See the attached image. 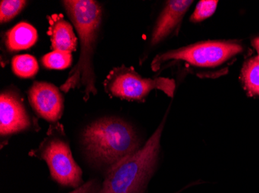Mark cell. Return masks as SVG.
<instances>
[{
	"instance_id": "1",
	"label": "cell",
	"mask_w": 259,
	"mask_h": 193,
	"mask_svg": "<svg viewBox=\"0 0 259 193\" xmlns=\"http://www.w3.org/2000/svg\"><path fill=\"white\" fill-rule=\"evenodd\" d=\"M62 3L78 32L81 50L78 63L61 90L67 93L75 88H84V99L87 101L90 94L96 95L97 93L93 59L103 12L100 4L93 0H67Z\"/></svg>"
},
{
	"instance_id": "2",
	"label": "cell",
	"mask_w": 259,
	"mask_h": 193,
	"mask_svg": "<svg viewBox=\"0 0 259 193\" xmlns=\"http://www.w3.org/2000/svg\"><path fill=\"white\" fill-rule=\"evenodd\" d=\"M82 145L90 159L110 168L140 149L135 129L117 117H104L89 124L82 133Z\"/></svg>"
},
{
	"instance_id": "3",
	"label": "cell",
	"mask_w": 259,
	"mask_h": 193,
	"mask_svg": "<svg viewBox=\"0 0 259 193\" xmlns=\"http://www.w3.org/2000/svg\"><path fill=\"white\" fill-rule=\"evenodd\" d=\"M165 117L143 147L110 168L100 193H143L155 171Z\"/></svg>"
},
{
	"instance_id": "4",
	"label": "cell",
	"mask_w": 259,
	"mask_h": 193,
	"mask_svg": "<svg viewBox=\"0 0 259 193\" xmlns=\"http://www.w3.org/2000/svg\"><path fill=\"white\" fill-rule=\"evenodd\" d=\"M242 50V46L234 41L201 42L158 55L153 60L151 68L153 71H157L168 60H183L194 66L213 68L228 61Z\"/></svg>"
},
{
	"instance_id": "5",
	"label": "cell",
	"mask_w": 259,
	"mask_h": 193,
	"mask_svg": "<svg viewBox=\"0 0 259 193\" xmlns=\"http://www.w3.org/2000/svg\"><path fill=\"white\" fill-rule=\"evenodd\" d=\"M110 95L131 101H141L153 90H160L172 98L176 89L174 80L166 78H143L132 68L122 66L111 71L104 81Z\"/></svg>"
},
{
	"instance_id": "6",
	"label": "cell",
	"mask_w": 259,
	"mask_h": 193,
	"mask_svg": "<svg viewBox=\"0 0 259 193\" xmlns=\"http://www.w3.org/2000/svg\"><path fill=\"white\" fill-rule=\"evenodd\" d=\"M41 158L58 183L75 188L81 186L82 172L74 160L68 143L58 139L49 141L41 152Z\"/></svg>"
},
{
	"instance_id": "7",
	"label": "cell",
	"mask_w": 259,
	"mask_h": 193,
	"mask_svg": "<svg viewBox=\"0 0 259 193\" xmlns=\"http://www.w3.org/2000/svg\"><path fill=\"white\" fill-rule=\"evenodd\" d=\"M29 101L40 117L56 121L62 117L63 98L60 91L48 82H34L29 90Z\"/></svg>"
},
{
	"instance_id": "8",
	"label": "cell",
	"mask_w": 259,
	"mask_h": 193,
	"mask_svg": "<svg viewBox=\"0 0 259 193\" xmlns=\"http://www.w3.org/2000/svg\"><path fill=\"white\" fill-rule=\"evenodd\" d=\"M30 126V118L17 96L13 93H3L0 96L1 136L14 134Z\"/></svg>"
},
{
	"instance_id": "9",
	"label": "cell",
	"mask_w": 259,
	"mask_h": 193,
	"mask_svg": "<svg viewBox=\"0 0 259 193\" xmlns=\"http://www.w3.org/2000/svg\"><path fill=\"white\" fill-rule=\"evenodd\" d=\"M193 3V1L190 0L167 1L153 30L151 45L158 44L172 33Z\"/></svg>"
},
{
	"instance_id": "10",
	"label": "cell",
	"mask_w": 259,
	"mask_h": 193,
	"mask_svg": "<svg viewBox=\"0 0 259 193\" xmlns=\"http://www.w3.org/2000/svg\"><path fill=\"white\" fill-rule=\"evenodd\" d=\"M50 36L54 50L72 53L77 50V37L72 25L64 19L62 14H53L48 17Z\"/></svg>"
},
{
	"instance_id": "11",
	"label": "cell",
	"mask_w": 259,
	"mask_h": 193,
	"mask_svg": "<svg viewBox=\"0 0 259 193\" xmlns=\"http://www.w3.org/2000/svg\"><path fill=\"white\" fill-rule=\"evenodd\" d=\"M37 40V30L25 22L18 23L6 35V45L10 51L27 50Z\"/></svg>"
},
{
	"instance_id": "12",
	"label": "cell",
	"mask_w": 259,
	"mask_h": 193,
	"mask_svg": "<svg viewBox=\"0 0 259 193\" xmlns=\"http://www.w3.org/2000/svg\"><path fill=\"white\" fill-rule=\"evenodd\" d=\"M241 81L248 95L259 96V55L248 59L241 69Z\"/></svg>"
},
{
	"instance_id": "13",
	"label": "cell",
	"mask_w": 259,
	"mask_h": 193,
	"mask_svg": "<svg viewBox=\"0 0 259 193\" xmlns=\"http://www.w3.org/2000/svg\"><path fill=\"white\" fill-rule=\"evenodd\" d=\"M12 69L20 78H33L38 72V63L36 58L31 55H18L12 59Z\"/></svg>"
},
{
	"instance_id": "14",
	"label": "cell",
	"mask_w": 259,
	"mask_h": 193,
	"mask_svg": "<svg viewBox=\"0 0 259 193\" xmlns=\"http://www.w3.org/2000/svg\"><path fill=\"white\" fill-rule=\"evenodd\" d=\"M42 65L51 70H64L69 68L72 63V53L53 50L41 58Z\"/></svg>"
},
{
	"instance_id": "15",
	"label": "cell",
	"mask_w": 259,
	"mask_h": 193,
	"mask_svg": "<svg viewBox=\"0 0 259 193\" xmlns=\"http://www.w3.org/2000/svg\"><path fill=\"white\" fill-rule=\"evenodd\" d=\"M27 4L23 0H2L0 2V21L1 23L14 19L18 15Z\"/></svg>"
},
{
	"instance_id": "16",
	"label": "cell",
	"mask_w": 259,
	"mask_h": 193,
	"mask_svg": "<svg viewBox=\"0 0 259 193\" xmlns=\"http://www.w3.org/2000/svg\"><path fill=\"white\" fill-rule=\"evenodd\" d=\"M216 0H202L196 6L190 20L192 22H201L209 18L214 14L218 7Z\"/></svg>"
},
{
	"instance_id": "17",
	"label": "cell",
	"mask_w": 259,
	"mask_h": 193,
	"mask_svg": "<svg viewBox=\"0 0 259 193\" xmlns=\"http://www.w3.org/2000/svg\"><path fill=\"white\" fill-rule=\"evenodd\" d=\"M99 185L95 181H90L70 193H97Z\"/></svg>"
},
{
	"instance_id": "18",
	"label": "cell",
	"mask_w": 259,
	"mask_h": 193,
	"mask_svg": "<svg viewBox=\"0 0 259 193\" xmlns=\"http://www.w3.org/2000/svg\"><path fill=\"white\" fill-rule=\"evenodd\" d=\"M252 43V46H254V49L257 50V53L259 55V37H257V38H254V40L251 42Z\"/></svg>"
}]
</instances>
